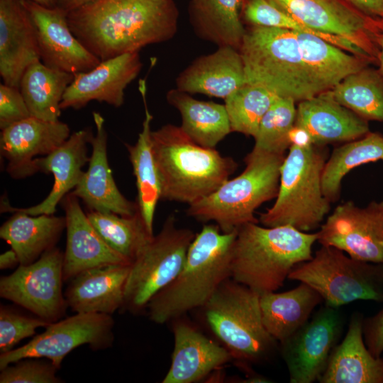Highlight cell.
<instances>
[{"instance_id": "6da1fadb", "label": "cell", "mask_w": 383, "mask_h": 383, "mask_svg": "<svg viewBox=\"0 0 383 383\" xmlns=\"http://www.w3.org/2000/svg\"><path fill=\"white\" fill-rule=\"evenodd\" d=\"M67 18L75 37L103 61L172 39L179 11L174 0H97Z\"/></svg>"}, {"instance_id": "7a4b0ae2", "label": "cell", "mask_w": 383, "mask_h": 383, "mask_svg": "<svg viewBox=\"0 0 383 383\" xmlns=\"http://www.w3.org/2000/svg\"><path fill=\"white\" fill-rule=\"evenodd\" d=\"M237 230L222 232L216 224L204 225L195 235L177 276L149 301L150 319L158 324L204 307L218 287L231 277Z\"/></svg>"}, {"instance_id": "3957f363", "label": "cell", "mask_w": 383, "mask_h": 383, "mask_svg": "<svg viewBox=\"0 0 383 383\" xmlns=\"http://www.w3.org/2000/svg\"><path fill=\"white\" fill-rule=\"evenodd\" d=\"M150 141L161 199L190 205L214 192L237 168L233 158L198 145L180 126L152 131Z\"/></svg>"}, {"instance_id": "277c9868", "label": "cell", "mask_w": 383, "mask_h": 383, "mask_svg": "<svg viewBox=\"0 0 383 383\" xmlns=\"http://www.w3.org/2000/svg\"><path fill=\"white\" fill-rule=\"evenodd\" d=\"M317 233L290 226H260L248 223L237 229L231 278L260 294L276 292L291 271L310 260Z\"/></svg>"}, {"instance_id": "5b68a950", "label": "cell", "mask_w": 383, "mask_h": 383, "mask_svg": "<svg viewBox=\"0 0 383 383\" xmlns=\"http://www.w3.org/2000/svg\"><path fill=\"white\" fill-rule=\"evenodd\" d=\"M239 51L246 84L262 87L279 97L295 101L322 93L304 63L292 30L250 26Z\"/></svg>"}, {"instance_id": "8992f818", "label": "cell", "mask_w": 383, "mask_h": 383, "mask_svg": "<svg viewBox=\"0 0 383 383\" xmlns=\"http://www.w3.org/2000/svg\"><path fill=\"white\" fill-rule=\"evenodd\" d=\"M326 157L323 146L291 145L280 168L276 201L260 216L263 226H290L309 232L321 225L331 209L321 182Z\"/></svg>"}, {"instance_id": "52a82bcc", "label": "cell", "mask_w": 383, "mask_h": 383, "mask_svg": "<svg viewBox=\"0 0 383 383\" xmlns=\"http://www.w3.org/2000/svg\"><path fill=\"white\" fill-rule=\"evenodd\" d=\"M284 157V155L252 150L245 158L244 171L189 205L187 214L199 221H214L223 233L248 223H257L255 210L277 195Z\"/></svg>"}, {"instance_id": "ba28073f", "label": "cell", "mask_w": 383, "mask_h": 383, "mask_svg": "<svg viewBox=\"0 0 383 383\" xmlns=\"http://www.w3.org/2000/svg\"><path fill=\"white\" fill-rule=\"evenodd\" d=\"M260 296L230 277L203 307L213 333L233 359L245 363L267 360L277 349L278 342L264 326Z\"/></svg>"}, {"instance_id": "9c48e42d", "label": "cell", "mask_w": 383, "mask_h": 383, "mask_svg": "<svg viewBox=\"0 0 383 383\" xmlns=\"http://www.w3.org/2000/svg\"><path fill=\"white\" fill-rule=\"evenodd\" d=\"M288 279L309 284L335 308L358 300L383 302V264L354 259L333 246L322 245Z\"/></svg>"}, {"instance_id": "30bf717a", "label": "cell", "mask_w": 383, "mask_h": 383, "mask_svg": "<svg viewBox=\"0 0 383 383\" xmlns=\"http://www.w3.org/2000/svg\"><path fill=\"white\" fill-rule=\"evenodd\" d=\"M194 237L192 231L177 227L174 216H170L131 262L122 309L132 313L145 309L182 270Z\"/></svg>"}, {"instance_id": "8fae6325", "label": "cell", "mask_w": 383, "mask_h": 383, "mask_svg": "<svg viewBox=\"0 0 383 383\" xmlns=\"http://www.w3.org/2000/svg\"><path fill=\"white\" fill-rule=\"evenodd\" d=\"M111 315L76 313L50 323L42 333L23 346L0 353V370L26 358L49 360L58 370L74 349L88 345L94 350L111 347L113 341Z\"/></svg>"}, {"instance_id": "7c38bea8", "label": "cell", "mask_w": 383, "mask_h": 383, "mask_svg": "<svg viewBox=\"0 0 383 383\" xmlns=\"http://www.w3.org/2000/svg\"><path fill=\"white\" fill-rule=\"evenodd\" d=\"M310 28L350 41L378 62L383 18L370 16L345 0H268Z\"/></svg>"}, {"instance_id": "4fadbf2b", "label": "cell", "mask_w": 383, "mask_h": 383, "mask_svg": "<svg viewBox=\"0 0 383 383\" xmlns=\"http://www.w3.org/2000/svg\"><path fill=\"white\" fill-rule=\"evenodd\" d=\"M64 253L54 247L36 261L21 265L0 279V296L53 323L65 316L67 306L62 294Z\"/></svg>"}, {"instance_id": "5bb4252c", "label": "cell", "mask_w": 383, "mask_h": 383, "mask_svg": "<svg viewBox=\"0 0 383 383\" xmlns=\"http://www.w3.org/2000/svg\"><path fill=\"white\" fill-rule=\"evenodd\" d=\"M344 326L339 308L325 304L311 319L280 343L289 382L313 383L325 371Z\"/></svg>"}, {"instance_id": "9a60e30c", "label": "cell", "mask_w": 383, "mask_h": 383, "mask_svg": "<svg viewBox=\"0 0 383 383\" xmlns=\"http://www.w3.org/2000/svg\"><path fill=\"white\" fill-rule=\"evenodd\" d=\"M317 234L321 245L337 248L358 260L383 264V201L365 207L353 201L337 206Z\"/></svg>"}, {"instance_id": "2e32d148", "label": "cell", "mask_w": 383, "mask_h": 383, "mask_svg": "<svg viewBox=\"0 0 383 383\" xmlns=\"http://www.w3.org/2000/svg\"><path fill=\"white\" fill-rule=\"evenodd\" d=\"M28 10L38 38L40 61L46 66L72 74L87 72L101 60L72 32L67 12L30 0H21Z\"/></svg>"}, {"instance_id": "e0dca14e", "label": "cell", "mask_w": 383, "mask_h": 383, "mask_svg": "<svg viewBox=\"0 0 383 383\" xmlns=\"http://www.w3.org/2000/svg\"><path fill=\"white\" fill-rule=\"evenodd\" d=\"M142 67L139 52H133L101 61L92 70L75 74L63 95L61 109H79L91 101L121 106L125 89Z\"/></svg>"}, {"instance_id": "ac0fdd59", "label": "cell", "mask_w": 383, "mask_h": 383, "mask_svg": "<svg viewBox=\"0 0 383 383\" xmlns=\"http://www.w3.org/2000/svg\"><path fill=\"white\" fill-rule=\"evenodd\" d=\"M70 136L68 125L60 120L48 121L33 116L1 130V155L7 161L6 170L15 179L35 174L33 160L47 155Z\"/></svg>"}, {"instance_id": "d6986e66", "label": "cell", "mask_w": 383, "mask_h": 383, "mask_svg": "<svg viewBox=\"0 0 383 383\" xmlns=\"http://www.w3.org/2000/svg\"><path fill=\"white\" fill-rule=\"evenodd\" d=\"M92 135L90 129L79 130L51 153L35 158L33 164L37 172L52 174L54 184L51 191L40 203L28 208H14L6 198H2L1 212L18 211L30 216L54 214L57 204L75 188L84 173L82 167L90 158L87 144Z\"/></svg>"}, {"instance_id": "ffe728a7", "label": "cell", "mask_w": 383, "mask_h": 383, "mask_svg": "<svg viewBox=\"0 0 383 383\" xmlns=\"http://www.w3.org/2000/svg\"><path fill=\"white\" fill-rule=\"evenodd\" d=\"M92 115L96 133L89 141L92 150L89 167L72 193L81 199L90 210L133 216L138 211V204L128 200L121 193L109 165L104 118L96 111Z\"/></svg>"}, {"instance_id": "44dd1931", "label": "cell", "mask_w": 383, "mask_h": 383, "mask_svg": "<svg viewBox=\"0 0 383 383\" xmlns=\"http://www.w3.org/2000/svg\"><path fill=\"white\" fill-rule=\"evenodd\" d=\"M65 213L67 243L64 252V281L80 272L110 265L131 264L113 250L95 230L72 192L61 201Z\"/></svg>"}, {"instance_id": "7402d4cb", "label": "cell", "mask_w": 383, "mask_h": 383, "mask_svg": "<svg viewBox=\"0 0 383 383\" xmlns=\"http://www.w3.org/2000/svg\"><path fill=\"white\" fill-rule=\"evenodd\" d=\"M40 60L35 26L21 0H0V75L3 83L18 88L27 67Z\"/></svg>"}, {"instance_id": "603a6c76", "label": "cell", "mask_w": 383, "mask_h": 383, "mask_svg": "<svg viewBox=\"0 0 383 383\" xmlns=\"http://www.w3.org/2000/svg\"><path fill=\"white\" fill-rule=\"evenodd\" d=\"M294 126L317 146L350 142L370 131L367 121L340 104L328 91L299 102Z\"/></svg>"}, {"instance_id": "cb8c5ba5", "label": "cell", "mask_w": 383, "mask_h": 383, "mask_svg": "<svg viewBox=\"0 0 383 383\" xmlns=\"http://www.w3.org/2000/svg\"><path fill=\"white\" fill-rule=\"evenodd\" d=\"M171 365L162 383H193L233 359L224 347L207 338L191 323L176 318Z\"/></svg>"}, {"instance_id": "d4e9b609", "label": "cell", "mask_w": 383, "mask_h": 383, "mask_svg": "<svg viewBox=\"0 0 383 383\" xmlns=\"http://www.w3.org/2000/svg\"><path fill=\"white\" fill-rule=\"evenodd\" d=\"M245 84L241 55L231 46L218 47L214 52L199 56L176 79L179 91L223 99Z\"/></svg>"}, {"instance_id": "484cf974", "label": "cell", "mask_w": 383, "mask_h": 383, "mask_svg": "<svg viewBox=\"0 0 383 383\" xmlns=\"http://www.w3.org/2000/svg\"><path fill=\"white\" fill-rule=\"evenodd\" d=\"M131 264L110 265L84 270L70 281L67 306L76 313L113 314L123 304Z\"/></svg>"}, {"instance_id": "4316f807", "label": "cell", "mask_w": 383, "mask_h": 383, "mask_svg": "<svg viewBox=\"0 0 383 383\" xmlns=\"http://www.w3.org/2000/svg\"><path fill=\"white\" fill-rule=\"evenodd\" d=\"M363 316L352 315L345 338L334 348L320 383H383V358L367 348L362 331Z\"/></svg>"}, {"instance_id": "83f0119b", "label": "cell", "mask_w": 383, "mask_h": 383, "mask_svg": "<svg viewBox=\"0 0 383 383\" xmlns=\"http://www.w3.org/2000/svg\"><path fill=\"white\" fill-rule=\"evenodd\" d=\"M323 301L321 296L304 282L287 292L262 294L260 304L264 326L282 343L304 325Z\"/></svg>"}, {"instance_id": "f1b7e54d", "label": "cell", "mask_w": 383, "mask_h": 383, "mask_svg": "<svg viewBox=\"0 0 383 383\" xmlns=\"http://www.w3.org/2000/svg\"><path fill=\"white\" fill-rule=\"evenodd\" d=\"M14 213L0 228V238L16 252L19 265H28L55 247L66 228L65 218L54 214Z\"/></svg>"}, {"instance_id": "f546056e", "label": "cell", "mask_w": 383, "mask_h": 383, "mask_svg": "<svg viewBox=\"0 0 383 383\" xmlns=\"http://www.w3.org/2000/svg\"><path fill=\"white\" fill-rule=\"evenodd\" d=\"M292 31L298 40L304 63L322 92L372 62L367 57L347 53L317 35Z\"/></svg>"}, {"instance_id": "4dcf8cb0", "label": "cell", "mask_w": 383, "mask_h": 383, "mask_svg": "<svg viewBox=\"0 0 383 383\" xmlns=\"http://www.w3.org/2000/svg\"><path fill=\"white\" fill-rule=\"evenodd\" d=\"M146 88L145 79H140L138 90L145 112L143 128L136 143L134 145L126 143V147L136 180L138 210L148 230L153 234V219L157 202L161 199V186L151 147V122L153 117L147 106Z\"/></svg>"}, {"instance_id": "1f68e13d", "label": "cell", "mask_w": 383, "mask_h": 383, "mask_svg": "<svg viewBox=\"0 0 383 383\" xmlns=\"http://www.w3.org/2000/svg\"><path fill=\"white\" fill-rule=\"evenodd\" d=\"M241 6L242 0H191L189 21L199 38L239 50L246 30Z\"/></svg>"}, {"instance_id": "d6a6232c", "label": "cell", "mask_w": 383, "mask_h": 383, "mask_svg": "<svg viewBox=\"0 0 383 383\" xmlns=\"http://www.w3.org/2000/svg\"><path fill=\"white\" fill-rule=\"evenodd\" d=\"M166 99L180 113L183 131L198 145L215 148L232 132L224 104L196 99L177 88L168 91Z\"/></svg>"}, {"instance_id": "836d02e7", "label": "cell", "mask_w": 383, "mask_h": 383, "mask_svg": "<svg viewBox=\"0 0 383 383\" xmlns=\"http://www.w3.org/2000/svg\"><path fill=\"white\" fill-rule=\"evenodd\" d=\"M74 74L50 68L40 60L25 70L19 89L30 116L56 121L61 115L60 104Z\"/></svg>"}, {"instance_id": "e575fe53", "label": "cell", "mask_w": 383, "mask_h": 383, "mask_svg": "<svg viewBox=\"0 0 383 383\" xmlns=\"http://www.w3.org/2000/svg\"><path fill=\"white\" fill-rule=\"evenodd\" d=\"M383 161V135L369 132L333 150L322 173V190L331 203L339 199L343 179L360 165Z\"/></svg>"}, {"instance_id": "d590c367", "label": "cell", "mask_w": 383, "mask_h": 383, "mask_svg": "<svg viewBox=\"0 0 383 383\" xmlns=\"http://www.w3.org/2000/svg\"><path fill=\"white\" fill-rule=\"evenodd\" d=\"M340 104L366 121L383 122V75L367 67L328 91Z\"/></svg>"}, {"instance_id": "8d00e7d4", "label": "cell", "mask_w": 383, "mask_h": 383, "mask_svg": "<svg viewBox=\"0 0 383 383\" xmlns=\"http://www.w3.org/2000/svg\"><path fill=\"white\" fill-rule=\"evenodd\" d=\"M87 217L106 243L131 263L152 238L139 210L133 216L90 210Z\"/></svg>"}, {"instance_id": "74e56055", "label": "cell", "mask_w": 383, "mask_h": 383, "mask_svg": "<svg viewBox=\"0 0 383 383\" xmlns=\"http://www.w3.org/2000/svg\"><path fill=\"white\" fill-rule=\"evenodd\" d=\"M279 96L257 85L245 84L224 99L232 132L255 138L260 122Z\"/></svg>"}, {"instance_id": "f35d334b", "label": "cell", "mask_w": 383, "mask_h": 383, "mask_svg": "<svg viewBox=\"0 0 383 383\" xmlns=\"http://www.w3.org/2000/svg\"><path fill=\"white\" fill-rule=\"evenodd\" d=\"M295 102L290 98H277L260 122L252 150L284 155L292 145L291 132L296 115Z\"/></svg>"}, {"instance_id": "ab89813d", "label": "cell", "mask_w": 383, "mask_h": 383, "mask_svg": "<svg viewBox=\"0 0 383 383\" xmlns=\"http://www.w3.org/2000/svg\"><path fill=\"white\" fill-rule=\"evenodd\" d=\"M50 323L39 317H29L6 306L0 307V353L9 352L23 339L33 336L39 327Z\"/></svg>"}, {"instance_id": "60d3db41", "label": "cell", "mask_w": 383, "mask_h": 383, "mask_svg": "<svg viewBox=\"0 0 383 383\" xmlns=\"http://www.w3.org/2000/svg\"><path fill=\"white\" fill-rule=\"evenodd\" d=\"M9 365L0 373L1 383H60L58 370L50 360L26 358Z\"/></svg>"}, {"instance_id": "b9f144b4", "label": "cell", "mask_w": 383, "mask_h": 383, "mask_svg": "<svg viewBox=\"0 0 383 383\" xmlns=\"http://www.w3.org/2000/svg\"><path fill=\"white\" fill-rule=\"evenodd\" d=\"M30 116V111L19 88L1 83V130Z\"/></svg>"}, {"instance_id": "7bdbcfd3", "label": "cell", "mask_w": 383, "mask_h": 383, "mask_svg": "<svg viewBox=\"0 0 383 383\" xmlns=\"http://www.w3.org/2000/svg\"><path fill=\"white\" fill-rule=\"evenodd\" d=\"M363 337L365 345L374 357L383 353V309L372 317L363 319Z\"/></svg>"}, {"instance_id": "ee69618b", "label": "cell", "mask_w": 383, "mask_h": 383, "mask_svg": "<svg viewBox=\"0 0 383 383\" xmlns=\"http://www.w3.org/2000/svg\"><path fill=\"white\" fill-rule=\"evenodd\" d=\"M364 13L383 18V0H345Z\"/></svg>"}, {"instance_id": "f6af8a7d", "label": "cell", "mask_w": 383, "mask_h": 383, "mask_svg": "<svg viewBox=\"0 0 383 383\" xmlns=\"http://www.w3.org/2000/svg\"><path fill=\"white\" fill-rule=\"evenodd\" d=\"M97 0H55L56 6L70 12Z\"/></svg>"}, {"instance_id": "bcb514c9", "label": "cell", "mask_w": 383, "mask_h": 383, "mask_svg": "<svg viewBox=\"0 0 383 383\" xmlns=\"http://www.w3.org/2000/svg\"><path fill=\"white\" fill-rule=\"evenodd\" d=\"M19 264V259L16 252L11 248L0 255V269L6 270L15 267Z\"/></svg>"}, {"instance_id": "7dc6e473", "label": "cell", "mask_w": 383, "mask_h": 383, "mask_svg": "<svg viewBox=\"0 0 383 383\" xmlns=\"http://www.w3.org/2000/svg\"><path fill=\"white\" fill-rule=\"evenodd\" d=\"M378 62L379 64V71L383 75V32L380 41L379 52L378 55Z\"/></svg>"}, {"instance_id": "c3c4849f", "label": "cell", "mask_w": 383, "mask_h": 383, "mask_svg": "<svg viewBox=\"0 0 383 383\" xmlns=\"http://www.w3.org/2000/svg\"><path fill=\"white\" fill-rule=\"evenodd\" d=\"M38 4L48 6V7H55L56 6L55 0H30Z\"/></svg>"}]
</instances>
